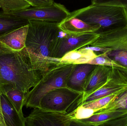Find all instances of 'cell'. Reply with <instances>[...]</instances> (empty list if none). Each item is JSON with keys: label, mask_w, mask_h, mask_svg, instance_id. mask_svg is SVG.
Masks as SVG:
<instances>
[{"label": "cell", "mask_w": 127, "mask_h": 126, "mask_svg": "<svg viewBox=\"0 0 127 126\" xmlns=\"http://www.w3.org/2000/svg\"><path fill=\"white\" fill-rule=\"evenodd\" d=\"M96 33L99 37L90 46L107 48L108 51L104 53L107 56L127 69V25Z\"/></svg>", "instance_id": "5b68a950"}, {"label": "cell", "mask_w": 127, "mask_h": 126, "mask_svg": "<svg viewBox=\"0 0 127 126\" xmlns=\"http://www.w3.org/2000/svg\"><path fill=\"white\" fill-rule=\"evenodd\" d=\"M115 111L127 112V88L121 92L114 100L96 113Z\"/></svg>", "instance_id": "ffe728a7"}, {"label": "cell", "mask_w": 127, "mask_h": 126, "mask_svg": "<svg viewBox=\"0 0 127 126\" xmlns=\"http://www.w3.org/2000/svg\"><path fill=\"white\" fill-rule=\"evenodd\" d=\"M0 90L6 96L18 112L23 114L22 109L24 106L26 94L9 84L0 86Z\"/></svg>", "instance_id": "ac0fdd59"}, {"label": "cell", "mask_w": 127, "mask_h": 126, "mask_svg": "<svg viewBox=\"0 0 127 126\" xmlns=\"http://www.w3.org/2000/svg\"><path fill=\"white\" fill-rule=\"evenodd\" d=\"M127 88V72L112 67L106 83L100 88L86 96L80 97L69 108L68 112L84 103L93 101L124 91Z\"/></svg>", "instance_id": "52a82bcc"}, {"label": "cell", "mask_w": 127, "mask_h": 126, "mask_svg": "<svg viewBox=\"0 0 127 126\" xmlns=\"http://www.w3.org/2000/svg\"><path fill=\"white\" fill-rule=\"evenodd\" d=\"M25 43L34 69L43 77L53 67L60 63V59L53 58V53L60 30L58 23L29 20Z\"/></svg>", "instance_id": "6da1fadb"}, {"label": "cell", "mask_w": 127, "mask_h": 126, "mask_svg": "<svg viewBox=\"0 0 127 126\" xmlns=\"http://www.w3.org/2000/svg\"><path fill=\"white\" fill-rule=\"evenodd\" d=\"M97 126H127V115L105 122Z\"/></svg>", "instance_id": "603a6c76"}, {"label": "cell", "mask_w": 127, "mask_h": 126, "mask_svg": "<svg viewBox=\"0 0 127 126\" xmlns=\"http://www.w3.org/2000/svg\"><path fill=\"white\" fill-rule=\"evenodd\" d=\"M112 69V67H110L96 66L87 78L84 91L81 97H85L104 85L109 77Z\"/></svg>", "instance_id": "8fae6325"}, {"label": "cell", "mask_w": 127, "mask_h": 126, "mask_svg": "<svg viewBox=\"0 0 127 126\" xmlns=\"http://www.w3.org/2000/svg\"><path fill=\"white\" fill-rule=\"evenodd\" d=\"M3 12L11 14L31 7L27 0H0Z\"/></svg>", "instance_id": "44dd1931"}, {"label": "cell", "mask_w": 127, "mask_h": 126, "mask_svg": "<svg viewBox=\"0 0 127 126\" xmlns=\"http://www.w3.org/2000/svg\"><path fill=\"white\" fill-rule=\"evenodd\" d=\"M27 19L12 14L0 13V36L12 30L28 25Z\"/></svg>", "instance_id": "e0dca14e"}, {"label": "cell", "mask_w": 127, "mask_h": 126, "mask_svg": "<svg viewBox=\"0 0 127 126\" xmlns=\"http://www.w3.org/2000/svg\"><path fill=\"white\" fill-rule=\"evenodd\" d=\"M88 64L115 67L127 72V69H125L119 64H118L114 61L112 60V59L107 57L104 53H101V54L98 55L96 57L90 61L88 63Z\"/></svg>", "instance_id": "7402d4cb"}, {"label": "cell", "mask_w": 127, "mask_h": 126, "mask_svg": "<svg viewBox=\"0 0 127 126\" xmlns=\"http://www.w3.org/2000/svg\"><path fill=\"white\" fill-rule=\"evenodd\" d=\"M31 7H44L53 5L55 2L53 0H27Z\"/></svg>", "instance_id": "d4e9b609"}, {"label": "cell", "mask_w": 127, "mask_h": 126, "mask_svg": "<svg viewBox=\"0 0 127 126\" xmlns=\"http://www.w3.org/2000/svg\"><path fill=\"white\" fill-rule=\"evenodd\" d=\"M66 114L34 108L25 118L26 126H95L70 120L66 116Z\"/></svg>", "instance_id": "9c48e42d"}, {"label": "cell", "mask_w": 127, "mask_h": 126, "mask_svg": "<svg viewBox=\"0 0 127 126\" xmlns=\"http://www.w3.org/2000/svg\"><path fill=\"white\" fill-rule=\"evenodd\" d=\"M28 27L29 24L8 32L0 36V41L13 50L21 51L25 47Z\"/></svg>", "instance_id": "9a60e30c"}, {"label": "cell", "mask_w": 127, "mask_h": 126, "mask_svg": "<svg viewBox=\"0 0 127 126\" xmlns=\"http://www.w3.org/2000/svg\"><path fill=\"white\" fill-rule=\"evenodd\" d=\"M82 94L67 87L56 89L43 97L39 108L47 111L66 114Z\"/></svg>", "instance_id": "8992f818"}, {"label": "cell", "mask_w": 127, "mask_h": 126, "mask_svg": "<svg viewBox=\"0 0 127 126\" xmlns=\"http://www.w3.org/2000/svg\"><path fill=\"white\" fill-rule=\"evenodd\" d=\"M68 17L99 26L100 29L97 32L115 29L127 25L126 9L103 4L98 0H93L88 6L70 12Z\"/></svg>", "instance_id": "3957f363"}, {"label": "cell", "mask_w": 127, "mask_h": 126, "mask_svg": "<svg viewBox=\"0 0 127 126\" xmlns=\"http://www.w3.org/2000/svg\"><path fill=\"white\" fill-rule=\"evenodd\" d=\"M61 31L66 34L81 35L96 33L100 30V27L84 22L78 18L68 17L58 24Z\"/></svg>", "instance_id": "4fadbf2b"}, {"label": "cell", "mask_w": 127, "mask_h": 126, "mask_svg": "<svg viewBox=\"0 0 127 126\" xmlns=\"http://www.w3.org/2000/svg\"><path fill=\"white\" fill-rule=\"evenodd\" d=\"M0 100L6 126H26L25 118L18 112L6 96L0 90Z\"/></svg>", "instance_id": "5bb4252c"}, {"label": "cell", "mask_w": 127, "mask_h": 126, "mask_svg": "<svg viewBox=\"0 0 127 126\" xmlns=\"http://www.w3.org/2000/svg\"><path fill=\"white\" fill-rule=\"evenodd\" d=\"M101 3L119 7L126 9L127 11V0H98Z\"/></svg>", "instance_id": "cb8c5ba5"}, {"label": "cell", "mask_w": 127, "mask_h": 126, "mask_svg": "<svg viewBox=\"0 0 127 126\" xmlns=\"http://www.w3.org/2000/svg\"><path fill=\"white\" fill-rule=\"evenodd\" d=\"M86 48L92 50L93 52H100L101 53H106L108 51L107 48H102L98 47H85Z\"/></svg>", "instance_id": "484cf974"}, {"label": "cell", "mask_w": 127, "mask_h": 126, "mask_svg": "<svg viewBox=\"0 0 127 126\" xmlns=\"http://www.w3.org/2000/svg\"><path fill=\"white\" fill-rule=\"evenodd\" d=\"M75 66L60 63L51 68L26 94L24 106L27 108H39L41 100L45 95L56 89L67 87L69 78Z\"/></svg>", "instance_id": "277c9868"}, {"label": "cell", "mask_w": 127, "mask_h": 126, "mask_svg": "<svg viewBox=\"0 0 127 126\" xmlns=\"http://www.w3.org/2000/svg\"><path fill=\"white\" fill-rule=\"evenodd\" d=\"M96 66L88 64L76 65L69 78L67 87L83 94L87 78Z\"/></svg>", "instance_id": "7c38bea8"}, {"label": "cell", "mask_w": 127, "mask_h": 126, "mask_svg": "<svg viewBox=\"0 0 127 126\" xmlns=\"http://www.w3.org/2000/svg\"><path fill=\"white\" fill-rule=\"evenodd\" d=\"M127 115V111H115L96 113L86 119L78 120L83 123L97 126L105 122Z\"/></svg>", "instance_id": "d6986e66"}, {"label": "cell", "mask_w": 127, "mask_h": 126, "mask_svg": "<svg viewBox=\"0 0 127 126\" xmlns=\"http://www.w3.org/2000/svg\"><path fill=\"white\" fill-rule=\"evenodd\" d=\"M26 47L13 50L0 41V86L9 84L27 94L41 79Z\"/></svg>", "instance_id": "7a4b0ae2"}, {"label": "cell", "mask_w": 127, "mask_h": 126, "mask_svg": "<svg viewBox=\"0 0 127 126\" xmlns=\"http://www.w3.org/2000/svg\"><path fill=\"white\" fill-rule=\"evenodd\" d=\"M0 126H6L4 122L0 100Z\"/></svg>", "instance_id": "4316f807"}, {"label": "cell", "mask_w": 127, "mask_h": 126, "mask_svg": "<svg viewBox=\"0 0 127 126\" xmlns=\"http://www.w3.org/2000/svg\"><path fill=\"white\" fill-rule=\"evenodd\" d=\"M95 52L86 47L66 53L60 59V63L75 65L88 64L98 55Z\"/></svg>", "instance_id": "2e32d148"}, {"label": "cell", "mask_w": 127, "mask_h": 126, "mask_svg": "<svg viewBox=\"0 0 127 126\" xmlns=\"http://www.w3.org/2000/svg\"><path fill=\"white\" fill-rule=\"evenodd\" d=\"M10 14L15 15L28 21L36 20L59 23L69 16L70 12L63 4L55 2L53 5L48 6L30 7Z\"/></svg>", "instance_id": "ba28073f"}, {"label": "cell", "mask_w": 127, "mask_h": 126, "mask_svg": "<svg viewBox=\"0 0 127 126\" xmlns=\"http://www.w3.org/2000/svg\"><path fill=\"white\" fill-rule=\"evenodd\" d=\"M0 8H1L0 5Z\"/></svg>", "instance_id": "83f0119b"}, {"label": "cell", "mask_w": 127, "mask_h": 126, "mask_svg": "<svg viewBox=\"0 0 127 126\" xmlns=\"http://www.w3.org/2000/svg\"><path fill=\"white\" fill-rule=\"evenodd\" d=\"M99 37L96 33H90L81 35L66 34L59 37L54 49L53 58L60 59L66 53L90 45Z\"/></svg>", "instance_id": "30bf717a"}]
</instances>
